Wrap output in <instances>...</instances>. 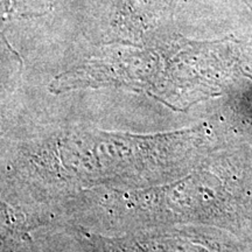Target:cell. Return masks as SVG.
Here are the masks:
<instances>
[{"mask_svg": "<svg viewBox=\"0 0 252 252\" xmlns=\"http://www.w3.org/2000/svg\"><path fill=\"white\" fill-rule=\"evenodd\" d=\"M103 252H209L204 248L194 244L162 243V242H137V243L112 244L104 249Z\"/></svg>", "mask_w": 252, "mask_h": 252, "instance_id": "obj_1", "label": "cell"}]
</instances>
